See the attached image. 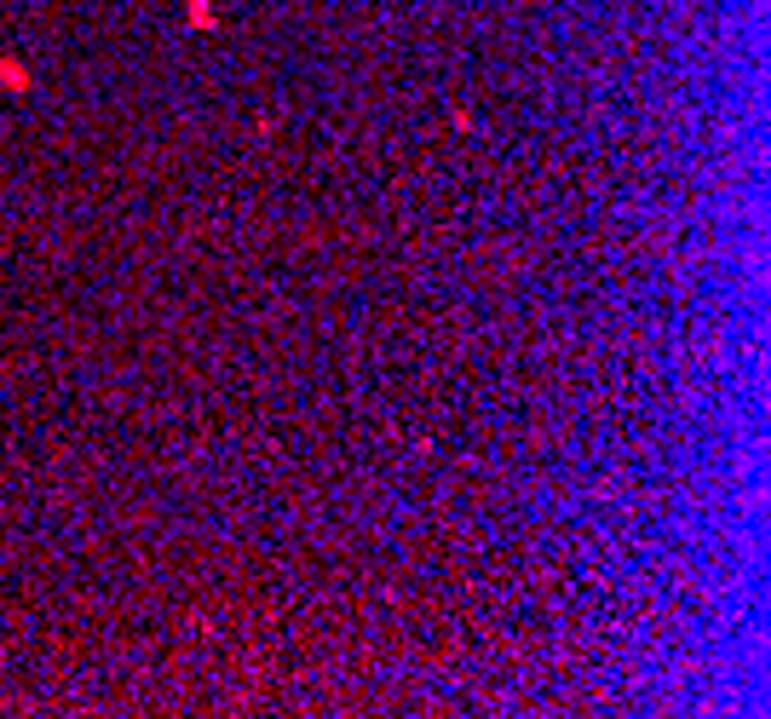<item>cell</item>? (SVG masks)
Returning <instances> with one entry per match:
<instances>
[{"label":"cell","instance_id":"2","mask_svg":"<svg viewBox=\"0 0 771 719\" xmlns=\"http://www.w3.org/2000/svg\"><path fill=\"white\" fill-rule=\"evenodd\" d=\"M185 24L190 29H213V0H190V6H185Z\"/></svg>","mask_w":771,"mask_h":719},{"label":"cell","instance_id":"1","mask_svg":"<svg viewBox=\"0 0 771 719\" xmlns=\"http://www.w3.org/2000/svg\"><path fill=\"white\" fill-rule=\"evenodd\" d=\"M0 87H6V93H29V70L18 58H0Z\"/></svg>","mask_w":771,"mask_h":719}]
</instances>
